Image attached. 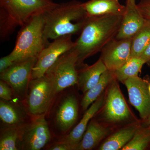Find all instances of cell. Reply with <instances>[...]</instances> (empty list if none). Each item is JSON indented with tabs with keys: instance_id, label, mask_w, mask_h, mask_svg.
<instances>
[{
	"instance_id": "6da1fadb",
	"label": "cell",
	"mask_w": 150,
	"mask_h": 150,
	"mask_svg": "<svg viewBox=\"0 0 150 150\" xmlns=\"http://www.w3.org/2000/svg\"><path fill=\"white\" fill-rule=\"evenodd\" d=\"M122 17L123 16L119 15L88 17L73 47L79 55L78 64L102 51L115 38Z\"/></svg>"
},
{
	"instance_id": "7a4b0ae2",
	"label": "cell",
	"mask_w": 150,
	"mask_h": 150,
	"mask_svg": "<svg viewBox=\"0 0 150 150\" xmlns=\"http://www.w3.org/2000/svg\"><path fill=\"white\" fill-rule=\"evenodd\" d=\"M88 18L83 3L76 1L57 4L44 13L43 36L48 40L80 34Z\"/></svg>"
},
{
	"instance_id": "3957f363",
	"label": "cell",
	"mask_w": 150,
	"mask_h": 150,
	"mask_svg": "<svg viewBox=\"0 0 150 150\" xmlns=\"http://www.w3.org/2000/svg\"><path fill=\"white\" fill-rule=\"evenodd\" d=\"M57 4L51 0H0L1 40L8 39L17 27Z\"/></svg>"
},
{
	"instance_id": "277c9868",
	"label": "cell",
	"mask_w": 150,
	"mask_h": 150,
	"mask_svg": "<svg viewBox=\"0 0 150 150\" xmlns=\"http://www.w3.org/2000/svg\"><path fill=\"white\" fill-rule=\"evenodd\" d=\"M44 13L33 16L18 32L15 46L10 54L15 62L37 57L47 46L43 36Z\"/></svg>"
},
{
	"instance_id": "5b68a950",
	"label": "cell",
	"mask_w": 150,
	"mask_h": 150,
	"mask_svg": "<svg viewBox=\"0 0 150 150\" xmlns=\"http://www.w3.org/2000/svg\"><path fill=\"white\" fill-rule=\"evenodd\" d=\"M27 91L28 109L30 114L37 116L46 112L57 93L53 80L46 74L30 80Z\"/></svg>"
},
{
	"instance_id": "8992f818",
	"label": "cell",
	"mask_w": 150,
	"mask_h": 150,
	"mask_svg": "<svg viewBox=\"0 0 150 150\" xmlns=\"http://www.w3.org/2000/svg\"><path fill=\"white\" fill-rule=\"evenodd\" d=\"M79 55L74 48L60 56L46 73L54 81L57 93L78 83Z\"/></svg>"
},
{
	"instance_id": "52a82bcc",
	"label": "cell",
	"mask_w": 150,
	"mask_h": 150,
	"mask_svg": "<svg viewBox=\"0 0 150 150\" xmlns=\"http://www.w3.org/2000/svg\"><path fill=\"white\" fill-rule=\"evenodd\" d=\"M72 35L62 36L53 40L38 54L33 68L31 80L41 77L63 54L74 46Z\"/></svg>"
},
{
	"instance_id": "ba28073f",
	"label": "cell",
	"mask_w": 150,
	"mask_h": 150,
	"mask_svg": "<svg viewBox=\"0 0 150 150\" xmlns=\"http://www.w3.org/2000/svg\"><path fill=\"white\" fill-rule=\"evenodd\" d=\"M37 57L16 62L12 66L1 73V80L7 83L17 95L21 97L27 92L31 80L33 68Z\"/></svg>"
},
{
	"instance_id": "9c48e42d",
	"label": "cell",
	"mask_w": 150,
	"mask_h": 150,
	"mask_svg": "<svg viewBox=\"0 0 150 150\" xmlns=\"http://www.w3.org/2000/svg\"><path fill=\"white\" fill-rule=\"evenodd\" d=\"M132 38L118 40L114 38L101 51L103 62L107 69L114 72L131 57Z\"/></svg>"
},
{
	"instance_id": "30bf717a",
	"label": "cell",
	"mask_w": 150,
	"mask_h": 150,
	"mask_svg": "<svg viewBox=\"0 0 150 150\" xmlns=\"http://www.w3.org/2000/svg\"><path fill=\"white\" fill-rule=\"evenodd\" d=\"M50 138L48 123L43 114L38 116L23 130L21 146L24 149L40 150L49 142Z\"/></svg>"
},
{
	"instance_id": "8fae6325",
	"label": "cell",
	"mask_w": 150,
	"mask_h": 150,
	"mask_svg": "<svg viewBox=\"0 0 150 150\" xmlns=\"http://www.w3.org/2000/svg\"><path fill=\"white\" fill-rule=\"evenodd\" d=\"M129 101L139 111L143 119L150 115V94L147 82L138 76L129 78L124 81Z\"/></svg>"
},
{
	"instance_id": "7c38bea8",
	"label": "cell",
	"mask_w": 150,
	"mask_h": 150,
	"mask_svg": "<svg viewBox=\"0 0 150 150\" xmlns=\"http://www.w3.org/2000/svg\"><path fill=\"white\" fill-rule=\"evenodd\" d=\"M104 115L108 121H124L130 116V111L117 83L114 81L108 92Z\"/></svg>"
},
{
	"instance_id": "4fadbf2b",
	"label": "cell",
	"mask_w": 150,
	"mask_h": 150,
	"mask_svg": "<svg viewBox=\"0 0 150 150\" xmlns=\"http://www.w3.org/2000/svg\"><path fill=\"white\" fill-rule=\"evenodd\" d=\"M126 11L115 38H132L142 28L146 19L140 13L136 3L126 2Z\"/></svg>"
},
{
	"instance_id": "5bb4252c",
	"label": "cell",
	"mask_w": 150,
	"mask_h": 150,
	"mask_svg": "<svg viewBox=\"0 0 150 150\" xmlns=\"http://www.w3.org/2000/svg\"><path fill=\"white\" fill-rule=\"evenodd\" d=\"M83 6L88 17L123 16L126 8L119 0H90L83 3Z\"/></svg>"
},
{
	"instance_id": "9a60e30c",
	"label": "cell",
	"mask_w": 150,
	"mask_h": 150,
	"mask_svg": "<svg viewBox=\"0 0 150 150\" xmlns=\"http://www.w3.org/2000/svg\"><path fill=\"white\" fill-rule=\"evenodd\" d=\"M78 115V105L74 96L69 95L63 100L56 114V123L59 129L66 132L74 124Z\"/></svg>"
},
{
	"instance_id": "2e32d148",
	"label": "cell",
	"mask_w": 150,
	"mask_h": 150,
	"mask_svg": "<svg viewBox=\"0 0 150 150\" xmlns=\"http://www.w3.org/2000/svg\"><path fill=\"white\" fill-rule=\"evenodd\" d=\"M104 102L103 96H101L92 104L88 108L79 124L70 133L64 142L69 143L76 149L78 144L82 139L85 132L87 129L89 122L99 109L102 107Z\"/></svg>"
},
{
	"instance_id": "e0dca14e",
	"label": "cell",
	"mask_w": 150,
	"mask_h": 150,
	"mask_svg": "<svg viewBox=\"0 0 150 150\" xmlns=\"http://www.w3.org/2000/svg\"><path fill=\"white\" fill-rule=\"evenodd\" d=\"M107 70L102 59L100 58L94 64L81 70L78 74V83L83 93L98 83L103 73Z\"/></svg>"
},
{
	"instance_id": "ac0fdd59",
	"label": "cell",
	"mask_w": 150,
	"mask_h": 150,
	"mask_svg": "<svg viewBox=\"0 0 150 150\" xmlns=\"http://www.w3.org/2000/svg\"><path fill=\"white\" fill-rule=\"evenodd\" d=\"M108 132V130L104 126L96 121H91L76 150L92 149L107 135Z\"/></svg>"
},
{
	"instance_id": "d6986e66",
	"label": "cell",
	"mask_w": 150,
	"mask_h": 150,
	"mask_svg": "<svg viewBox=\"0 0 150 150\" xmlns=\"http://www.w3.org/2000/svg\"><path fill=\"white\" fill-rule=\"evenodd\" d=\"M138 130L136 126H131L121 129L112 134L101 145L100 150L122 149L132 139Z\"/></svg>"
},
{
	"instance_id": "ffe728a7",
	"label": "cell",
	"mask_w": 150,
	"mask_h": 150,
	"mask_svg": "<svg viewBox=\"0 0 150 150\" xmlns=\"http://www.w3.org/2000/svg\"><path fill=\"white\" fill-rule=\"evenodd\" d=\"M114 72L107 69L101 76L97 83L86 92L81 102L83 110H86L89 106L94 102L103 92L105 88L114 80Z\"/></svg>"
},
{
	"instance_id": "44dd1931",
	"label": "cell",
	"mask_w": 150,
	"mask_h": 150,
	"mask_svg": "<svg viewBox=\"0 0 150 150\" xmlns=\"http://www.w3.org/2000/svg\"><path fill=\"white\" fill-rule=\"evenodd\" d=\"M150 43V20H146L131 42V57H140Z\"/></svg>"
},
{
	"instance_id": "7402d4cb",
	"label": "cell",
	"mask_w": 150,
	"mask_h": 150,
	"mask_svg": "<svg viewBox=\"0 0 150 150\" xmlns=\"http://www.w3.org/2000/svg\"><path fill=\"white\" fill-rule=\"evenodd\" d=\"M141 57H131L127 62L114 72L118 81H125L129 78L138 76L143 65L146 64Z\"/></svg>"
},
{
	"instance_id": "603a6c76",
	"label": "cell",
	"mask_w": 150,
	"mask_h": 150,
	"mask_svg": "<svg viewBox=\"0 0 150 150\" xmlns=\"http://www.w3.org/2000/svg\"><path fill=\"white\" fill-rule=\"evenodd\" d=\"M0 118L4 123L13 126L19 125L23 120V115L15 105L3 99L0 101Z\"/></svg>"
},
{
	"instance_id": "cb8c5ba5",
	"label": "cell",
	"mask_w": 150,
	"mask_h": 150,
	"mask_svg": "<svg viewBox=\"0 0 150 150\" xmlns=\"http://www.w3.org/2000/svg\"><path fill=\"white\" fill-rule=\"evenodd\" d=\"M150 143V129H138L132 139L121 150H144L147 147Z\"/></svg>"
},
{
	"instance_id": "d4e9b609",
	"label": "cell",
	"mask_w": 150,
	"mask_h": 150,
	"mask_svg": "<svg viewBox=\"0 0 150 150\" xmlns=\"http://www.w3.org/2000/svg\"><path fill=\"white\" fill-rule=\"evenodd\" d=\"M19 135L18 129L15 126L6 130L1 136L0 150H17V142Z\"/></svg>"
},
{
	"instance_id": "484cf974",
	"label": "cell",
	"mask_w": 150,
	"mask_h": 150,
	"mask_svg": "<svg viewBox=\"0 0 150 150\" xmlns=\"http://www.w3.org/2000/svg\"><path fill=\"white\" fill-rule=\"evenodd\" d=\"M8 84L1 80L0 81V97L2 99L9 101L12 99V91Z\"/></svg>"
},
{
	"instance_id": "4316f807",
	"label": "cell",
	"mask_w": 150,
	"mask_h": 150,
	"mask_svg": "<svg viewBox=\"0 0 150 150\" xmlns=\"http://www.w3.org/2000/svg\"><path fill=\"white\" fill-rule=\"evenodd\" d=\"M137 6L143 17L150 20V0H141Z\"/></svg>"
},
{
	"instance_id": "83f0119b",
	"label": "cell",
	"mask_w": 150,
	"mask_h": 150,
	"mask_svg": "<svg viewBox=\"0 0 150 150\" xmlns=\"http://www.w3.org/2000/svg\"><path fill=\"white\" fill-rule=\"evenodd\" d=\"M15 63L10 54L2 57L0 59V73L4 71Z\"/></svg>"
},
{
	"instance_id": "f1b7e54d",
	"label": "cell",
	"mask_w": 150,
	"mask_h": 150,
	"mask_svg": "<svg viewBox=\"0 0 150 150\" xmlns=\"http://www.w3.org/2000/svg\"><path fill=\"white\" fill-rule=\"evenodd\" d=\"M51 150H74V148L72 145L67 143L63 142L54 145L49 149Z\"/></svg>"
},
{
	"instance_id": "f546056e",
	"label": "cell",
	"mask_w": 150,
	"mask_h": 150,
	"mask_svg": "<svg viewBox=\"0 0 150 150\" xmlns=\"http://www.w3.org/2000/svg\"><path fill=\"white\" fill-rule=\"evenodd\" d=\"M140 57L144 60L146 63H150V43L145 48Z\"/></svg>"
},
{
	"instance_id": "4dcf8cb0",
	"label": "cell",
	"mask_w": 150,
	"mask_h": 150,
	"mask_svg": "<svg viewBox=\"0 0 150 150\" xmlns=\"http://www.w3.org/2000/svg\"><path fill=\"white\" fill-rule=\"evenodd\" d=\"M126 2H129L135 4V3H136V0H127V1H126Z\"/></svg>"
},
{
	"instance_id": "1f68e13d",
	"label": "cell",
	"mask_w": 150,
	"mask_h": 150,
	"mask_svg": "<svg viewBox=\"0 0 150 150\" xmlns=\"http://www.w3.org/2000/svg\"><path fill=\"white\" fill-rule=\"evenodd\" d=\"M149 90L150 94V84L149 85Z\"/></svg>"
},
{
	"instance_id": "d6a6232c",
	"label": "cell",
	"mask_w": 150,
	"mask_h": 150,
	"mask_svg": "<svg viewBox=\"0 0 150 150\" xmlns=\"http://www.w3.org/2000/svg\"><path fill=\"white\" fill-rule=\"evenodd\" d=\"M149 123L150 124V115L149 116Z\"/></svg>"
}]
</instances>
